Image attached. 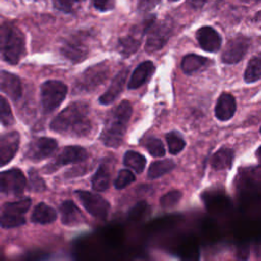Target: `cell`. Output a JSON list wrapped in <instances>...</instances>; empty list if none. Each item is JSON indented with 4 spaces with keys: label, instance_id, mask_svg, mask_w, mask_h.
I'll list each match as a JSON object with an SVG mask.
<instances>
[{
    "label": "cell",
    "instance_id": "25",
    "mask_svg": "<svg viewBox=\"0 0 261 261\" xmlns=\"http://www.w3.org/2000/svg\"><path fill=\"white\" fill-rule=\"evenodd\" d=\"M175 167V163L171 159H163L157 160L150 164L148 169V178L155 179L167 172L171 171Z\"/></svg>",
    "mask_w": 261,
    "mask_h": 261
},
{
    "label": "cell",
    "instance_id": "16",
    "mask_svg": "<svg viewBox=\"0 0 261 261\" xmlns=\"http://www.w3.org/2000/svg\"><path fill=\"white\" fill-rule=\"evenodd\" d=\"M127 74H128V68L127 67L120 69L116 73V75L113 77L110 86L108 87L107 91L100 96L99 102L101 104H103V105L111 104L119 96V94L123 90Z\"/></svg>",
    "mask_w": 261,
    "mask_h": 261
},
{
    "label": "cell",
    "instance_id": "28",
    "mask_svg": "<svg viewBox=\"0 0 261 261\" xmlns=\"http://www.w3.org/2000/svg\"><path fill=\"white\" fill-rule=\"evenodd\" d=\"M123 164L136 172L141 173L146 166V158L139 152L127 151L123 156Z\"/></svg>",
    "mask_w": 261,
    "mask_h": 261
},
{
    "label": "cell",
    "instance_id": "39",
    "mask_svg": "<svg viewBox=\"0 0 261 261\" xmlns=\"http://www.w3.org/2000/svg\"><path fill=\"white\" fill-rule=\"evenodd\" d=\"M169 1H177V0H169Z\"/></svg>",
    "mask_w": 261,
    "mask_h": 261
},
{
    "label": "cell",
    "instance_id": "13",
    "mask_svg": "<svg viewBox=\"0 0 261 261\" xmlns=\"http://www.w3.org/2000/svg\"><path fill=\"white\" fill-rule=\"evenodd\" d=\"M250 40L244 36H238L229 40L222 52L221 60L226 64H234L241 61L247 53Z\"/></svg>",
    "mask_w": 261,
    "mask_h": 261
},
{
    "label": "cell",
    "instance_id": "14",
    "mask_svg": "<svg viewBox=\"0 0 261 261\" xmlns=\"http://www.w3.org/2000/svg\"><path fill=\"white\" fill-rule=\"evenodd\" d=\"M19 147V134L16 130L6 133L0 138V163L2 166L12 160Z\"/></svg>",
    "mask_w": 261,
    "mask_h": 261
},
{
    "label": "cell",
    "instance_id": "7",
    "mask_svg": "<svg viewBox=\"0 0 261 261\" xmlns=\"http://www.w3.org/2000/svg\"><path fill=\"white\" fill-rule=\"evenodd\" d=\"M75 195L77 199L81 201L82 205L85 209L95 218L98 219H106L110 205L108 201H106L103 197L88 192V191H75Z\"/></svg>",
    "mask_w": 261,
    "mask_h": 261
},
{
    "label": "cell",
    "instance_id": "4",
    "mask_svg": "<svg viewBox=\"0 0 261 261\" xmlns=\"http://www.w3.org/2000/svg\"><path fill=\"white\" fill-rule=\"evenodd\" d=\"M109 66L106 63L95 64L89 67L75 80L74 93H89L100 87L109 75Z\"/></svg>",
    "mask_w": 261,
    "mask_h": 261
},
{
    "label": "cell",
    "instance_id": "37",
    "mask_svg": "<svg viewBox=\"0 0 261 261\" xmlns=\"http://www.w3.org/2000/svg\"><path fill=\"white\" fill-rule=\"evenodd\" d=\"M207 0H188V4L194 8V9H198V8H201L205 3H206Z\"/></svg>",
    "mask_w": 261,
    "mask_h": 261
},
{
    "label": "cell",
    "instance_id": "22",
    "mask_svg": "<svg viewBox=\"0 0 261 261\" xmlns=\"http://www.w3.org/2000/svg\"><path fill=\"white\" fill-rule=\"evenodd\" d=\"M56 218H57L56 210L44 202H41L38 205H36L31 215L32 222L38 223V224L52 223L56 220Z\"/></svg>",
    "mask_w": 261,
    "mask_h": 261
},
{
    "label": "cell",
    "instance_id": "40",
    "mask_svg": "<svg viewBox=\"0 0 261 261\" xmlns=\"http://www.w3.org/2000/svg\"><path fill=\"white\" fill-rule=\"evenodd\" d=\"M260 132H261V128H260Z\"/></svg>",
    "mask_w": 261,
    "mask_h": 261
},
{
    "label": "cell",
    "instance_id": "15",
    "mask_svg": "<svg viewBox=\"0 0 261 261\" xmlns=\"http://www.w3.org/2000/svg\"><path fill=\"white\" fill-rule=\"evenodd\" d=\"M200 47L207 52H217L221 46L219 34L211 27H202L196 33Z\"/></svg>",
    "mask_w": 261,
    "mask_h": 261
},
{
    "label": "cell",
    "instance_id": "33",
    "mask_svg": "<svg viewBox=\"0 0 261 261\" xmlns=\"http://www.w3.org/2000/svg\"><path fill=\"white\" fill-rule=\"evenodd\" d=\"M180 198H181V192H179L177 190H173V191H170V192L164 194L160 198L159 202L163 208H170V207L175 206L178 203V201L180 200Z\"/></svg>",
    "mask_w": 261,
    "mask_h": 261
},
{
    "label": "cell",
    "instance_id": "30",
    "mask_svg": "<svg viewBox=\"0 0 261 261\" xmlns=\"http://www.w3.org/2000/svg\"><path fill=\"white\" fill-rule=\"evenodd\" d=\"M145 147L149 152V154L154 157H162L165 154L163 143L158 138L148 137L145 140Z\"/></svg>",
    "mask_w": 261,
    "mask_h": 261
},
{
    "label": "cell",
    "instance_id": "34",
    "mask_svg": "<svg viewBox=\"0 0 261 261\" xmlns=\"http://www.w3.org/2000/svg\"><path fill=\"white\" fill-rule=\"evenodd\" d=\"M82 0H53L54 7L65 13H72L80 6Z\"/></svg>",
    "mask_w": 261,
    "mask_h": 261
},
{
    "label": "cell",
    "instance_id": "9",
    "mask_svg": "<svg viewBox=\"0 0 261 261\" xmlns=\"http://www.w3.org/2000/svg\"><path fill=\"white\" fill-rule=\"evenodd\" d=\"M57 149V142L52 138L41 137L32 140L24 151V158L31 161H41L51 156Z\"/></svg>",
    "mask_w": 261,
    "mask_h": 261
},
{
    "label": "cell",
    "instance_id": "38",
    "mask_svg": "<svg viewBox=\"0 0 261 261\" xmlns=\"http://www.w3.org/2000/svg\"><path fill=\"white\" fill-rule=\"evenodd\" d=\"M256 156H257L258 160L261 162V146H260L259 149L256 151Z\"/></svg>",
    "mask_w": 261,
    "mask_h": 261
},
{
    "label": "cell",
    "instance_id": "12",
    "mask_svg": "<svg viewBox=\"0 0 261 261\" xmlns=\"http://www.w3.org/2000/svg\"><path fill=\"white\" fill-rule=\"evenodd\" d=\"M62 55L73 63L84 60L88 53L89 47L85 37L82 34L72 35L66 39L60 49Z\"/></svg>",
    "mask_w": 261,
    "mask_h": 261
},
{
    "label": "cell",
    "instance_id": "32",
    "mask_svg": "<svg viewBox=\"0 0 261 261\" xmlns=\"http://www.w3.org/2000/svg\"><path fill=\"white\" fill-rule=\"evenodd\" d=\"M134 180H135V175L130 170L121 169L118 172V174L116 176V179L114 180V187L118 190L124 189L125 187L130 185Z\"/></svg>",
    "mask_w": 261,
    "mask_h": 261
},
{
    "label": "cell",
    "instance_id": "6",
    "mask_svg": "<svg viewBox=\"0 0 261 261\" xmlns=\"http://www.w3.org/2000/svg\"><path fill=\"white\" fill-rule=\"evenodd\" d=\"M32 204L30 198L20 199L14 202H7L2 206L1 211V227L12 228L25 223L24 214L28 212Z\"/></svg>",
    "mask_w": 261,
    "mask_h": 261
},
{
    "label": "cell",
    "instance_id": "20",
    "mask_svg": "<svg viewBox=\"0 0 261 261\" xmlns=\"http://www.w3.org/2000/svg\"><path fill=\"white\" fill-rule=\"evenodd\" d=\"M59 212L61 215V222L64 225L72 226L84 222L85 218L81 210L74 204V202L70 200H66L60 204Z\"/></svg>",
    "mask_w": 261,
    "mask_h": 261
},
{
    "label": "cell",
    "instance_id": "21",
    "mask_svg": "<svg viewBox=\"0 0 261 261\" xmlns=\"http://www.w3.org/2000/svg\"><path fill=\"white\" fill-rule=\"evenodd\" d=\"M237 104L233 96L228 93L221 94L215 105V116L221 121H226L230 119L236 112Z\"/></svg>",
    "mask_w": 261,
    "mask_h": 261
},
{
    "label": "cell",
    "instance_id": "17",
    "mask_svg": "<svg viewBox=\"0 0 261 261\" xmlns=\"http://www.w3.org/2000/svg\"><path fill=\"white\" fill-rule=\"evenodd\" d=\"M0 88L1 91L13 101L18 100L21 97L22 88L20 80L17 75L11 72H8L6 70L1 71Z\"/></svg>",
    "mask_w": 261,
    "mask_h": 261
},
{
    "label": "cell",
    "instance_id": "36",
    "mask_svg": "<svg viewBox=\"0 0 261 261\" xmlns=\"http://www.w3.org/2000/svg\"><path fill=\"white\" fill-rule=\"evenodd\" d=\"M94 6L100 11H108L114 7L115 0H92Z\"/></svg>",
    "mask_w": 261,
    "mask_h": 261
},
{
    "label": "cell",
    "instance_id": "18",
    "mask_svg": "<svg viewBox=\"0 0 261 261\" xmlns=\"http://www.w3.org/2000/svg\"><path fill=\"white\" fill-rule=\"evenodd\" d=\"M150 22H151V20H148L142 29L134 30L132 32V34L119 39L118 46H119L120 53L122 55L128 56L137 51V49L139 48L140 43H141L142 35L144 34V32H147V29H148Z\"/></svg>",
    "mask_w": 261,
    "mask_h": 261
},
{
    "label": "cell",
    "instance_id": "29",
    "mask_svg": "<svg viewBox=\"0 0 261 261\" xmlns=\"http://www.w3.org/2000/svg\"><path fill=\"white\" fill-rule=\"evenodd\" d=\"M168 151L172 155H176L182 151L186 146V141L184 138L176 132H169L165 136Z\"/></svg>",
    "mask_w": 261,
    "mask_h": 261
},
{
    "label": "cell",
    "instance_id": "11",
    "mask_svg": "<svg viewBox=\"0 0 261 261\" xmlns=\"http://www.w3.org/2000/svg\"><path fill=\"white\" fill-rule=\"evenodd\" d=\"M25 185L27 179L18 168H11L0 174V190L5 195L18 196L24 191Z\"/></svg>",
    "mask_w": 261,
    "mask_h": 261
},
{
    "label": "cell",
    "instance_id": "23",
    "mask_svg": "<svg viewBox=\"0 0 261 261\" xmlns=\"http://www.w3.org/2000/svg\"><path fill=\"white\" fill-rule=\"evenodd\" d=\"M233 151L230 148L222 147L216 151L211 158V166L215 170H222L231 167Z\"/></svg>",
    "mask_w": 261,
    "mask_h": 261
},
{
    "label": "cell",
    "instance_id": "5",
    "mask_svg": "<svg viewBox=\"0 0 261 261\" xmlns=\"http://www.w3.org/2000/svg\"><path fill=\"white\" fill-rule=\"evenodd\" d=\"M67 87L60 81H46L41 85V104L45 113L54 111L64 100Z\"/></svg>",
    "mask_w": 261,
    "mask_h": 261
},
{
    "label": "cell",
    "instance_id": "10",
    "mask_svg": "<svg viewBox=\"0 0 261 261\" xmlns=\"http://www.w3.org/2000/svg\"><path fill=\"white\" fill-rule=\"evenodd\" d=\"M147 33L148 38L145 49L147 52L152 53L161 49L166 44L171 33V28L165 21L155 22L154 20H151Z\"/></svg>",
    "mask_w": 261,
    "mask_h": 261
},
{
    "label": "cell",
    "instance_id": "8",
    "mask_svg": "<svg viewBox=\"0 0 261 261\" xmlns=\"http://www.w3.org/2000/svg\"><path fill=\"white\" fill-rule=\"evenodd\" d=\"M89 154L87 150L81 146H66L47 166L45 172H53L54 170L70 163H80L88 159Z\"/></svg>",
    "mask_w": 261,
    "mask_h": 261
},
{
    "label": "cell",
    "instance_id": "24",
    "mask_svg": "<svg viewBox=\"0 0 261 261\" xmlns=\"http://www.w3.org/2000/svg\"><path fill=\"white\" fill-rule=\"evenodd\" d=\"M207 63L208 59L203 56L197 54H188L182 58L180 62V67L185 73L191 74L205 66Z\"/></svg>",
    "mask_w": 261,
    "mask_h": 261
},
{
    "label": "cell",
    "instance_id": "27",
    "mask_svg": "<svg viewBox=\"0 0 261 261\" xmlns=\"http://www.w3.org/2000/svg\"><path fill=\"white\" fill-rule=\"evenodd\" d=\"M244 79L246 83H254L261 79V53L250 59Z\"/></svg>",
    "mask_w": 261,
    "mask_h": 261
},
{
    "label": "cell",
    "instance_id": "35",
    "mask_svg": "<svg viewBox=\"0 0 261 261\" xmlns=\"http://www.w3.org/2000/svg\"><path fill=\"white\" fill-rule=\"evenodd\" d=\"M30 176V188L34 192H43L46 190V185L36 170L29 171Z\"/></svg>",
    "mask_w": 261,
    "mask_h": 261
},
{
    "label": "cell",
    "instance_id": "26",
    "mask_svg": "<svg viewBox=\"0 0 261 261\" xmlns=\"http://www.w3.org/2000/svg\"><path fill=\"white\" fill-rule=\"evenodd\" d=\"M92 188L97 192H104L109 188L110 185V174L107 167L101 164L91 180Z\"/></svg>",
    "mask_w": 261,
    "mask_h": 261
},
{
    "label": "cell",
    "instance_id": "31",
    "mask_svg": "<svg viewBox=\"0 0 261 261\" xmlns=\"http://www.w3.org/2000/svg\"><path fill=\"white\" fill-rule=\"evenodd\" d=\"M0 119L4 126H8L13 124L14 117L11 111V108L7 102V100L4 97H1L0 99Z\"/></svg>",
    "mask_w": 261,
    "mask_h": 261
},
{
    "label": "cell",
    "instance_id": "1",
    "mask_svg": "<svg viewBox=\"0 0 261 261\" xmlns=\"http://www.w3.org/2000/svg\"><path fill=\"white\" fill-rule=\"evenodd\" d=\"M89 105L83 101L70 103L51 121L50 128L58 134L70 137H87L92 130Z\"/></svg>",
    "mask_w": 261,
    "mask_h": 261
},
{
    "label": "cell",
    "instance_id": "3",
    "mask_svg": "<svg viewBox=\"0 0 261 261\" xmlns=\"http://www.w3.org/2000/svg\"><path fill=\"white\" fill-rule=\"evenodd\" d=\"M25 54L24 37L18 28L9 22L1 27V55L9 64H16Z\"/></svg>",
    "mask_w": 261,
    "mask_h": 261
},
{
    "label": "cell",
    "instance_id": "2",
    "mask_svg": "<svg viewBox=\"0 0 261 261\" xmlns=\"http://www.w3.org/2000/svg\"><path fill=\"white\" fill-rule=\"evenodd\" d=\"M132 113L133 107L127 100L120 102L108 113L100 135V140L105 146L117 148L121 144Z\"/></svg>",
    "mask_w": 261,
    "mask_h": 261
},
{
    "label": "cell",
    "instance_id": "19",
    "mask_svg": "<svg viewBox=\"0 0 261 261\" xmlns=\"http://www.w3.org/2000/svg\"><path fill=\"white\" fill-rule=\"evenodd\" d=\"M154 70H155V65L153 64L152 61L147 60L140 63L136 67V69L133 71L127 84V88L129 90H135L143 86L146 82L150 80Z\"/></svg>",
    "mask_w": 261,
    "mask_h": 261
}]
</instances>
